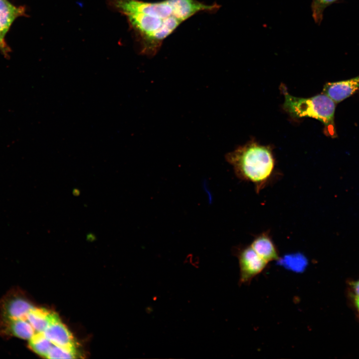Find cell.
Returning a JSON list of instances; mask_svg holds the SVG:
<instances>
[{
    "label": "cell",
    "instance_id": "7",
    "mask_svg": "<svg viewBox=\"0 0 359 359\" xmlns=\"http://www.w3.org/2000/svg\"><path fill=\"white\" fill-rule=\"evenodd\" d=\"M58 315L54 312L49 311L43 308H38L33 306L28 311L23 314L12 318H0L2 319H24L32 326L35 334L43 333L49 325L54 321Z\"/></svg>",
    "mask_w": 359,
    "mask_h": 359
},
{
    "label": "cell",
    "instance_id": "6",
    "mask_svg": "<svg viewBox=\"0 0 359 359\" xmlns=\"http://www.w3.org/2000/svg\"><path fill=\"white\" fill-rule=\"evenodd\" d=\"M359 89V75L346 80L327 83L324 86L323 93L337 103L350 97Z\"/></svg>",
    "mask_w": 359,
    "mask_h": 359
},
{
    "label": "cell",
    "instance_id": "5",
    "mask_svg": "<svg viewBox=\"0 0 359 359\" xmlns=\"http://www.w3.org/2000/svg\"><path fill=\"white\" fill-rule=\"evenodd\" d=\"M24 8L16 7L6 0H0V50L7 56L9 48L4 41V37L13 21L23 15Z\"/></svg>",
    "mask_w": 359,
    "mask_h": 359
},
{
    "label": "cell",
    "instance_id": "11",
    "mask_svg": "<svg viewBox=\"0 0 359 359\" xmlns=\"http://www.w3.org/2000/svg\"><path fill=\"white\" fill-rule=\"evenodd\" d=\"M75 348L61 347L55 345L50 350L46 358L73 359L76 358Z\"/></svg>",
    "mask_w": 359,
    "mask_h": 359
},
{
    "label": "cell",
    "instance_id": "2",
    "mask_svg": "<svg viewBox=\"0 0 359 359\" xmlns=\"http://www.w3.org/2000/svg\"><path fill=\"white\" fill-rule=\"evenodd\" d=\"M239 179L254 185L259 192L270 181L274 172L275 161L271 147L250 141L225 156Z\"/></svg>",
    "mask_w": 359,
    "mask_h": 359
},
{
    "label": "cell",
    "instance_id": "10",
    "mask_svg": "<svg viewBox=\"0 0 359 359\" xmlns=\"http://www.w3.org/2000/svg\"><path fill=\"white\" fill-rule=\"evenodd\" d=\"M28 347L36 354L46 358L52 345V343L41 332L35 334L28 341Z\"/></svg>",
    "mask_w": 359,
    "mask_h": 359
},
{
    "label": "cell",
    "instance_id": "8",
    "mask_svg": "<svg viewBox=\"0 0 359 359\" xmlns=\"http://www.w3.org/2000/svg\"><path fill=\"white\" fill-rule=\"evenodd\" d=\"M43 334L54 345L75 348V341L72 334L61 322L59 316L49 325Z\"/></svg>",
    "mask_w": 359,
    "mask_h": 359
},
{
    "label": "cell",
    "instance_id": "9",
    "mask_svg": "<svg viewBox=\"0 0 359 359\" xmlns=\"http://www.w3.org/2000/svg\"><path fill=\"white\" fill-rule=\"evenodd\" d=\"M250 245L260 257L268 263L280 259L278 251L267 232L256 236Z\"/></svg>",
    "mask_w": 359,
    "mask_h": 359
},
{
    "label": "cell",
    "instance_id": "12",
    "mask_svg": "<svg viewBox=\"0 0 359 359\" xmlns=\"http://www.w3.org/2000/svg\"><path fill=\"white\" fill-rule=\"evenodd\" d=\"M337 0H312L311 7L313 18L317 24L323 20L325 9Z\"/></svg>",
    "mask_w": 359,
    "mask_h": 359
},
{
    "label": "cell",
    "instance_id": "1",
    "mask_svg": "<svg viewBox=\"0 0 359 359\" xmlns=\"http://www.w3.org/2000/svg\"><path fill=\"white\" fill-rule=\"evenodd\" d=\"M111 7L124 15L133 31L140 54L152 57L164 40L182 22L201 12H215L219 5L198 0H109Z\"/></svg>",
    "mask_w": 359,
    "mask_h": 359
},
{
    "label": "cell",
    "instance_id": "4",
    "mask_svg": "<svg viewBox=\"0 0 359 359\" xmlns=\"http://www.w3.org/2000/svg\"><path fill=\"white\" fill-rule=\"evenodd\" d=\"M234 252L238 261L240 285L249 284L256 276L264 270L268 264L250 245L238 248Z\"/></svg>",
    "mask_w": 359,
    "mask_h": 359
},
{
    "label": "cell",
    "instance_id": "13",
    "mask_svg": "<svg viewBox=\"0 0 359 359\" xmlns=\"http://www.w3.org/2000/svg\"><path fill=\"white\" fill-rule=\"evenodd\" d=\"M350 300L356 311L359 315V297H354L350 299Z\"/></svg>",
    "mask_w": 359,
    "mask_h": 359
},
{
    "label": "cell",
    "instance_id": "3",
    "mask_svg": "<svg viewBox=\"0 0 359 359\" xmlns=\"http://www.w3.org/2000/svg\"><path fill=\"white\" fill-rule=\"evenodd\" d=\"M285 97L283 109L294 118L310 117L320 121L324 125V133L332 138L336 137L334 116L336 103L322 93L310 98L291 95L284 85L280 86Z\"/></svg>",
    "mask_w": 359,
    "mask_h": 359
}]
</instances>
